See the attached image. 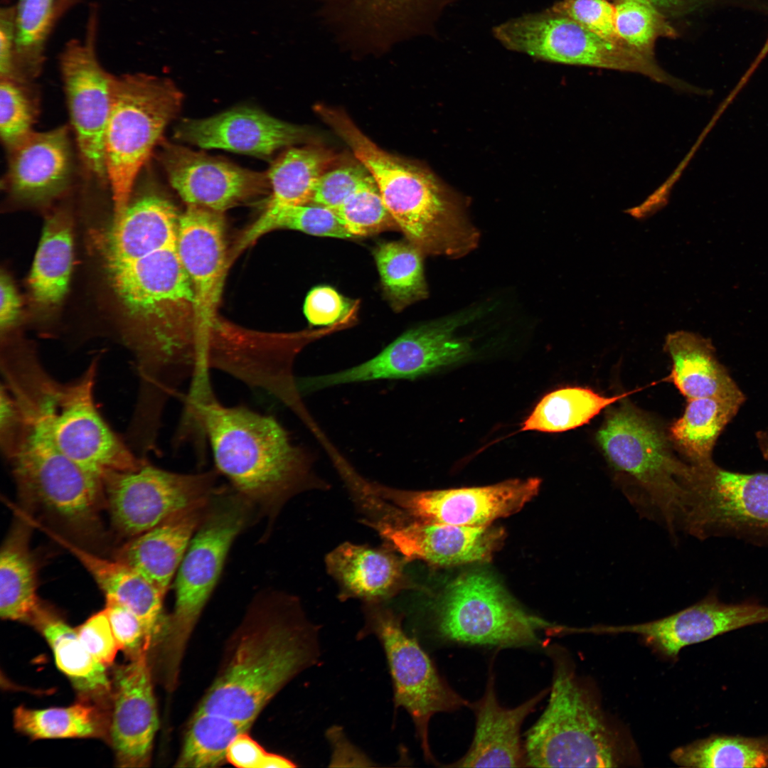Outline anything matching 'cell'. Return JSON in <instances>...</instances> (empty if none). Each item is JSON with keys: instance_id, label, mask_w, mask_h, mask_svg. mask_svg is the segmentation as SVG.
Wrapping results in <instances>:
<instances>
[{"instance_id": "cell-1", "label": "cell", "mask_w": 768, "mask_h": 768, "mask_svg": "<svg viewBox=\"0 0 768 768\" xmlns=\"http://www.w3.org/2000/svg\"><path fill=\"white\" fill-rule=\"evenodd\" d=\"M176 445L208 442L215 469L232 489L271 516L293 496L325 489L312 476L306 457L272 415L245 406L227 407L215 397L210 376L190 383ZM204 445V444H203Z\"/></svg>"}, {"instance_id": "cell-2", "label": "cell", "mask_w": 768, "mask_h": 768, "mask_svg": "<svg viewBox=\"0 0 768 768\" xmlns=\"http://www.w3.org/2000/svg\"><path fill=\"white\" fill-rule=\"evenodd\" d=\"M255 609L259 626L241 640L197 711L252 724L287 683L318 663L319 627L294 597L272 593Z\"/></svg>"}, {"instance_id": "cell-3", "label": "cell", "mask_w": 768, "mask_h": 768, "mask_svg": "<svg viewBox=\"0 0 768 768\" xmlns=\"http://www.w3.org/2000/svg\"><path fill=\"white\" fill-rule=\"evenodd\" d=\"M316 110L369 172L410 242L422 253L454 258L475 247L479 233L462 204L432 174L380 149L341 111Z\"/></svg>"}, {"instance_id": "cell-4", "label": "cell", "mask_w": 768, "mask_h": 768, "mask_svg": "<svg viewBox=\"0 0 768 768\" xmlns=\"http://www.w3.org/2000/svg\"><path fill=\"white\" fill-rule=\"evenodd\" d=\"M97 361L75 380L61 383L30 356L6 358L5 386L19 409L37 424L63 454L102 477L132 470L144 461L117 437L94 400Z\"/></svg>"}, {"instance_id": "cell-5", "label": "cell", "mask_w": 768, "mask_h": 768, "mask_svg": "<svg viewBox=\"0 0 768 768\" xmlns=\"http://www.w3.org/2000/svg\"><path fill=\"white\" fill-rule=\"evenodd\" d=\"M0 439L21 511L33 526H53L55 529L49 531H59L62 533L57 535L75 543H95L102 538L105 510L102 477L63 454L23 415Z\"/></svg>"}, {"instance_id": "cell-6", "label": "cell", "mask_w": 768, "mask_h": 768, "mask_svg": "<svg viewBox=\"0 0 768 768\" xmlns=\"http://www.w3.org/2000/svg\"><path fill=\"white\" fill-rule=\"evenodd\" d=\"M596 439L614 471L632 486L627 494L632 503L674 535L680 529L691 464L675 455L668 433L651 417L624 402L608 412Z\"/></svg>"}, {"instance_id": "cell-7", "label": "cell", "mask_w": 768, "mask_h": 768, "mask_svg": "<svg viewBox=\"0 0 768 768\" xmlns=\"http://www.w3.org/2000/svg\"><path fill=\"white\" fill-rule=\"evenodd\" d=\"M181 102L169 80L143 73L114 76L105 159L114 221L124 213L142 169Z\"/></svg>"}, {"instance_id": "cell-8", "label": "cell", "mask_w": 768, "mask_h": 768, "mask_svg": "<svg viewBox=\"0 0 768 768\" xmlns=\"http://www.w3.org/2000/svg\"><path fill=\"white\" fill-rule=\"evenodd\" d=\"M553 683L546 708L527 731L526 767H614L620 748L598 706L567 662L550 651Z\"/></svg>"}, {"instance_id": "cell-9", "label": "cell", "mask_w": 768, "mask_h": 768, "mask_svg": "<svg viewBox=\"0 0 768 768\" xmlns=\"http://www.w3.org/2000/svg\"><path fill=\"white\" fill-rule=\"evenodd\" d=\"M432 609L438 636L462 644L535 646L540 643V631L558 634L565 628L524 611L492 577L481 572L456 579Z\"/></svg>"}, {"instance_id": "cell-10", "label": "cell", "mask_w": 768, "mask_h": 768, "mask_svg": "<svg viewBox=\"0 0 768 768\" xmlns=\"http://www.w3.org/2000/svg\"><path fill=\"white\" fill-rule=\"evenodd\" d=\"M364 626L358 637L375 636L380 642L390 674L393 702L411 717L423 756L438 765L429 743L430 719L439 713L469 707L439 673L417 638L404 628V614L387 605L364 604Z\"/></svg>"}, {"instance_id": "cell-11", "label": "cell", "mask_w": 768, "mask_h": 768, "mask_svg": "<svg viewBox=\"0 0 768 768\" xmlns=\"http://www.w3.org/2000/svg\"><path fill=\"white\" fill-rule=\"evenodd\" d=\"M176 251L194 295L196 347L203 370L230 372L238 358V338L223 334L216 311L228 265L221 213L188 206L179 218Z\"/></svg>"}, {"instance_id": "cell-12", "label": "cell", "mask_w": 768, "mask_h": 768, "mask_svg": "<svg viewBox=\"0 0 768 768\" xmlns=\"http://www.w3.org/2000/svg\"><path fill=\"white\" fill-rule=\"evenodd\" d=\"M680 529L700 540L734 537L768 544V473L691 464Z\"/></svg>"}, {"instance_id": "cell-13", "label": "cell", "mask_w": 768, "mask_h": 768, "mask_svg": "<svg viewBox=\"0 0 768 768\" xmlns=\"http://www.w3.org/2000/svg\"><path fill=\"white\" fill-rule=\"evenodd\" d=\"M494 35L508 48L545 60L636 73L677 89H689L663 70L653 57L614 44L567 17L548 11L500 24Z\"/></svg>"}, {"instance_id": "cell-14", "label": "cell", "mask_w": 768, "mask_h": 768, "mask_svg": "<svg viewBox=\"0 0 768 768\" xmlns=\"http://www.w3.org/2000/svg\"><path fill=\"white\" fill-rule=\"evenodd\" d=\"M218 474L216 469L172 472L145 459L135 469L102 476L105 510L113 528L129 539L183 510L210 501L218 489Z\"/></svg>"}, {"instance_id": "cell-15", "label": "cell", "mask_w": 768, "mask_h": 768, "mask_svg": "<svg viewBox=\"0 0 768 768\" xmlns=\"http://www.w3.org/2000/svg\"><path fill=\"white\" fill-rule=\"evenodd\" d=\"M252 507L234 490L219 489L213 496L178 569L171 628L181 641L213 592L231 545L248 523Z\"/></svg>"}, {"instance_id": "cell-16", "label": "cell", "mask_w": 768, "mask_h": 768, "mask_svg": "<svg viewBox=\"0 0 768 768\" xmlns=\"http://www.w3.org/2000/svg\"><path fill=\"white\" fill-rule=\"evenodd\" d=\"M483 312L476 307L407 330L368 361L332 374L299 381L302 392L333 385L378 379H413L466 358L470 341L459 337L460 327Z\"/></svg>"}, {"instance_id": "cell-17", "label": "cell", "mask_w": 768, "mask_h": 768, "mask_svg": "<svg viewBox=\"0 0 768 768\" xmlns=\"http://www.w3.org/2000/svg\"><path fill=\"white\" fill-rule=\"evenodd\" d=\"M97 12L92 8L84 39L67 43L60 57V68L82 166L91 179L105 185V134L114 75L102 67L97 55Z\"/></svg>"}, {"instance_id": "cell-18", "label": "cell", "mask_w": 768, "mask_h": 768, "mask_svg": "<svg viewBox=\"0 0 768 768\" xmlns=\"http://www.w3.org/2000/svg\"><path fill=\"white\" fill-rule=\"evenodd\" d=\"M538 478L444 490L411 491L365 481L373 493L426 523L462 526H489L521 510L538 492Z\"/></svg>"}, {"instance_id": "cell-19", "label": "cell", "mask_w": 768, "mask_h": 768, "mask_svg": "<svg viewBox=\"0 0 768 768\" xmlns=\"http://www.w3.org/2000/svg\"><path fill=\"white\" fill-rule=\"evenodd\" d=\"M370 527L408 562L449 566L489 560L501 545L503 531L489 526H462L416 520L393 504L383 506Z\"/></svg>"}, {"instance_id": "cell-20", "label": "cell", "mask_w": 768, "mask_h": 768, "mask_svg": "<svg viewBox=\"0 0 768 768\" xmlns=\"http://www.w3.org/2000/svg\"><path fill=\"white\" fill-rule=\"evenodd\" d=\"M159 159L172 187L188 206L222 213L270 187L267 174L166 144Z\"/></svg>"}, {"instance_id": "cell-21", "label": "cell", "mask_w": 768, "mask_h": 768, "mask_svg": "<svg viewBox=\"0 0 768 768\" xmlns=\"http://www.w3.org/2000/svg\"><path fill=\"white\" fill-rule=\"evenodd\" d=\"M768 622V607L744 602L725 603L714 594L668 617L637 624L594 626L588 633H631L644 637L660 651L676 656L686 646L755 624Z\"/></svg>"}, {"instance_id": "cell-22", "label": "cell", "mask_w": 768, "mask_h": 768, "mask_svg": "<svg viewBox=\"0 0 768 768\" xmlns=\"http://www.w3.org/2000/svg\"><path fill=\"white\" fill-rule=\"evenodd\" d=\"M147 656L117 666L111 678L109 742L122 767L146 765L159 726Z\"/></svg>"}, {"instance_id": "cell-23", "label": "cell", "mask_w": 768, "mask_h": 768, "mask_svg": "<svg viewBox=\"0 0 768 768\" xmlns=\"http://www.w3.org/2000/svg\"><path fill=\"white\" fill-rule=\"evenodd\" d=\"M324 562L341 601L387 603L404 591L422 590L406 572L409 562L383 544L373 547L344 542L329 552Z\"/></svg>"}, {"instance_id": "cell-24", "label": "cell", "mask_w": 768, "mask_h": 768, "mask_svg": "<svg viewBox=\"0 0 768 768\" xmlns=\"http://www.w3.org/2000/svg\"><path fill=\"white\" fill-rule=\"evenodd\" d=\"M304 130L260 110L238 108L203 119H187L175 137L204 149L267 156L304 137Z\"/></svg>"}, {"instance_id": "cell-25", "label": "cell", "mask_w": 768, "mask_h": 768, "mask_svg": "<svg viewBox=\"0 0 768 768\" xmlns=\"http://www.w3.org/2000/svg\"><path fill=\"white\" fill-rule=\"evenodd\" d=\"M341 46L383 51L410 37L422 0H316Z\"/></svg>"}, {"instance_id": "cell-26", "label": "cell", "mask_w": 768, "mask_h": 768, "mask_svg": "<svg viewBox=\"0 0 768 768\" xmlns=\"http://www.w3.org/2000/svg\"><path fill=\"white\" fill-rule=\"evenodd\" d=\"M545 689L522 704L508 708L498 703L494 672L490 671L484 695L470 703L475 732L466 753L446 767H526L521 726L548 693Z\"/></svg>"}, {"instance_id": "cell-27", "label": "cell", "mask_w": 768, "mask_h": 768, "mask_svg": "<svg viewBox=\"0 0 768 768\" xmlns=\"http://www.w3.org/2000/svg\"><path fill=\"white\" fill-rule=\"evenodd\" d=\"M9 151L5 183L16 198L43 201L58 196L70 185L73 161L66 126L33 132Z\"/></svg>"}, {"instance_id": "cell-28", "label": "cell", "mask_w": 768, "mask_h": 768, "mask_svg": "<svg viewBox=\"0 0 768 768\" xmlns=\"http://www.w3.org/2000/svg\"><path fill=\"white\" fill-rule=\"evenodd\" d=\"M210 501L183 510L129 538L116 550L114 559L134 569L166 594Z\"/></svg>"}, {"instance_id": "cell-29", "label": "cell", "mask_w": 768, "mask_h": 768, "mask_svg": "<svg viewBox=\"0 0 768 768\" xmlns=\"http://www.w3.org/2000/svg\"><path fill=\"white\" fill-rule=\"evenodd\" d=\"M43 531L76 557L105 598L122 604L138 617L151 647L162 627V604L166 594L127 565L100 557L53 532Z\"/></svg>"}, {"instance_id": "cell-30", "label": "cell", "mask_w": 768, "mask_h": 768, "mask_svg": "<svg viewBox=\"0 0 768 768\" xmlns=\"http://www.w3.org/2000/svg\"><path fill=\"white\" fill-rule=\"evenodd\" d=\"M663 348L672 361L668 379L687 400L745 396L719 361L710 339L678 331L666 336Z\"/></svg>"}, {"instance_id": "cell-31", "label": "cell", "mask_w": 768, "mask_h": 768, "mask_svg": "<svg viewBox=\"0 0 768 768\" xmlns=\"http://www.w3.org/2000/svg\"><path fill=\"white\" fill-rule=\"evenodd\" d=\"M0 554V615L31 625L44 604L37 594V567L30 547L31 526L17 510Z\"/></svg>"}, {"instance_id": "cell-32", "label": "cell", "mask_w": 768, "mask_h": 768, "mask_svg": "<svg viewBox=\"0 0 768 768\" xmlns=\"http://www.w3.org/2000/svg\"><path fill=\"white\" fill-rule=\"evenodd\" d=\"M49 644L58 668L68 677L80 698L107 701L112 681L107 666L85 649L75 629L46 606L33 624Z\"/></svg>"}, {"instance_id": "cell-33", "label": "cell", "mask_w": 768, "mask_h": 768, "mask_svg": "<svg viewBox=\"0 0 768 768\" xmlns=\"http://www.w3.org/2000/svg\"><path fill=\"white\" fill-rule=\"evenodd\" d=\"M745 400V396L687 400L683 415L668 429L671 444L691 464L713 462V452L719 436Z\"/></svg>"}, {"instance_id": "cell-34", "label": "cell", "mask_w": 768, "mask_h": 768, "mask_svg": "<svg viewBox=\"0 0 768 768\" xmlns=\"http://www.w3.org/2000/svg\"><path fill=\"white\" fill-rule=\"evenodd\" d=\"M80 698L63 708L19 706L14 711V727L33 740L93 737L109 741L110 703Z\"/></svg>"}, {"instance_id": "cell-35", "label": "cell", "mask_w": 768, "mask_h": 768, "mask_svg": "<svg viewBox=\"0 0 768 768\" xmlns=\"http://www.w3.org/2000/svg\"><path fill=\"white\" fill-rule=\"evenodd\" d=\"M73 259L71 223L68 214L58 210L47 219L28 279L38 304L51 306L65 296Z\"/></svg>"}, {"instance_id": "cell-36", "label": "cell", "mask_w": 768, "mask_h": 768, "mask_svg": "<svg viewBox=\"0 0 768 768\" xmlns=\"http://www.w3.org/2000/svg\"><path fill=\"white\" fill-rule=\"evenodd\" d=\"M631 394L605 396L588 388L566 387L545 395L521 425V431L562 432L588 423L604 409Z\"/></svg>"}, {"instance_id": "cell-37", "label": "cell", "mask_w": 768, "mask_h": 768, "mask_svg": "<svg viewBox=\"0 0 768 768\" xmlns=\"http://www.w3.org/2000/svg\"><path fill=\"white\" fill-rule=\"evenodd\" d=\"M329 161V156L318 149H292L285 152L267 174L272 193L262 213L311 203Z\"/></svg>"}, {"instance_id": "cell-38", "label": "cell", "mask_w": 768, "mask_h": 768, "mask_svg": "<svg viewBox=\"0 0 768 768\" xmlns=\"http://www.w3.org/2000/svg\"><path fill=\"white\" fill-rule=\"evenodd\" d=\"M671 758L684 767H768V735H713L676 748Z\"/></svg>"}, {"instance_id": "cell-39", "label": "cell", "mask_w": 768, "mask_h": 768, "mask_svg": "<svg viewBox=\"0 0 768 768\" xmlns=\"http://www.w3.org/2000/svg\"><path fill=\"white\" fill-rule=\"evenodd\" d=\"M57 0H18L15 6L16 79L31 82L46 59V47L55 19Z\"/></svg>"}, {"instance_id": "cell-40", "label": "cell", "mask_w": 768, "mask_h": 768, "mask_svg": "<svg viewBox=\"0 0 768 768\" xmlns=\"http://www.w3.org/2000/svg\"><path fill=\"white\" fill-rule=\"evenodd\" d=\"M422 252L411 242H382L373 252L382 286L398 309L427 295Z\"/></svg>"}, {"instance_id": "cell-41", "label": "cell", "mask_w": 768, "mask_h": 768, "mask_svg": "<svg viewBox=\"0 0 768 768\" xmlns=\"http://www.w3.org/2000/svg\"><path fill=\"white\" fill-rule=\"evenodd\" d=\"M252 724L206 712L196 711L186 733L176 766L215 767L227 761L228 749Z\"/></svg>"}, {"instance_id": "cell-42", "label": "cell", "mask_w": 768, "mask_h": 768, "mask_svg": "<svg viewBox=\"0 0 768 768\" xmlns=\"http://www.w3.org/2000/svg\"><path fill=\"white\" fill-rule=\"evenodd\" d=\"M281 228L316 236L353 238L333 210L316 204L290 206L272 213H262L236 243L235 255L265 233Z\"/></svg>"}, {"instance_id": "cell-43", "label": "cell", "mask_w": 768, "mask_h": 768, "mask_svg": "<svg viewBox=\"0 0 768 768\" xmlns=\"http://www.w3.org/2000/svg\"><path fill=\"white\" fill-rule=\"evenodd\" d=\"M615 26L619 36L629 46L653 58L659 37L676 36L663 14L652 6L635 0L617 1Z\"/></svg>"}, {"instance_id": "cell-44", "label": "cell", "mask_w": 768, "mask_h": 768, "mask_svg": "<svg viewBox=\"0 0 768 768\" xmlns=\"http://www.w3.org/2000/svg\"><path fill=\"white\" fill-rule=\"evenodd\" d=\"M29 82L1 78L0 135L8 151L33 132L38 107Z\"/></svg>"}, {"instance_id": "cell-45", "label": "cell", "mask_w": 768, "mask_h": 768, "mask_svg": "<svg viewBox=\"0 0 768 768\" xmlns=\"http://www.w3.org/2000/svg\"><path fill=\"white\" fill-rule=\"evenodd\" d=\"M334 211L353 238L397 226L374 181L361 187Z\"/></svg>"}, {"instance_id": "cell-46", "label": "cell", "mask_w": 768, "mask_h": 768, "mask_svg": "<svg viewBox=\"0 0 768 768\" xmlns=\"http://www.w3.org/2000/svg\"><path fill=\"white\" fill-rule=\"evenodd\" d=\"M548 11L567 17L614 44L628 46L616 29L615 5L607 0H560Z\"/></svg>"}, {"instance_id": "cell-47", "label": "cell", "mask_w": 768, "mask_h": 768, "mask_svg": "<svg viewBox=\"0 0 768 768\" xmlns=\"http://www.w3.org/2000/svg\"><path fill=\"white\" fill-rule=\"evenodd\" d=\"M373 181L363 165L343 166L324 173L316 185L311 203L334 210L351 194Z\"/></svg>"}, {"instance_id": "cell-48", "label": "cell", "mask_w": 768, "mask_h": 768, "mask_svg": "<svg viewBox=\"0 0 768 768\" xmlns=\"http://www.w3.org/2000/svg\"><path fill=\"white\" fill-rule=\"evenodd\" d=\"M105 609L119 650L130 659L148 652L150 646L144 629L132 610L110 598H106Z\"/></svg>"}, {"instance_id": "cell-49", "label": "cell", "mask_w": 768, "mask_h": 768, "mask_svg": "<svg viewBox=\"0 0 768 768\" xmlns=\"http://www.w3.org/2000/svg\"><path fill=\"white\" fill-rule=\"evenodd\" d=\"M75 629L82 644L97 661L107 667L112 664L119 649L105 609Z\"/></svg>"}, {"instance_id": "cell-50", "label": "cell", "mask_w": 768, "mask_h": 768, "mask_svg": "<svg viewBox=\"0 0 768 768\" xmlns=\"http://www.w3.org/2000/svg\"><path fill=\"white\" fill-rule=\"evenodd\" d=\"M350 302L329 286H317L307 294L304 312L308 321L316 326L336 323L350 311Z\"/></svg>"}, {"instance_id": "cell-51", "label": "cell", "mask_w": 768, "mask_h": 768, "mask_svg": "<svg viewBox=\"0 0 768 768\" xmlns=\"http://www.w3.org/2000/svg\"><path fill=\"white\" fill-rule=\"evenodd\" d=\"M15 6L3 7L0 12V76L16 80Z\"/></svg>"}, {"instance_id": "cell-52", "label": "cell", "mask_w": 768, "mask_h": 768, "mask_svg": "<svg viewBox=\"0 0 768 768\" xmlns=\"http://www.w3.org/2000/svg\"><path fill=\"white\" fill-rule=\"evenodd\" d=\"M269 753L247 732L238 735L230 745L227 761L240 768H265Z\"/></svg>"}, {"instance_id": "cell-53", "label": "cell", "mask_w": 768, "mask_h": 768, "mask_svg": "<svg viewBox=\"0 0 768 768\" xmlns=\"http://www.w3.org/2000/svg\"><path fill=\"white\" fill-rule=\"evenodd\" d=\"M328 738L331 741L333 749L331 759V763L333 764L331 766H336L338 763L340 764L339 766H341L342 763L344 762H367L369 764V762H370L369 759L346 740V736L342 733L341 729L331 728L329 730ZM363 764L366 766L365 764Z\"/></svg>"}, {"instance_id": "cell-54", "label": "cell", "mask_w": 768, "mask_h": 768, "mask_svg": "<svg viewBox=\"0 0 768 768\" xmlns=\"http://www.w3.org/2000/svg\"><path fill=\"white\" fill-rule=\"evenodd\" d=\"M0 324L1 330L14 324L19 314L21 302L10 279L1 274L0 279Z\"/></svg>"}, {"instance_id": "cell-55", "label": "cell", "mask_w": 768, "mask_h": 768, "mask_svg": "<svg viewBox=\"0 0 768 768\" xmlns=\"http://www.w3.org/2000/svg\"><path fill=\"white\" fill-rule=\"evenodd\" d=\"M654 7L668 17H678L694 11L710 0H635Z\"/></svg>"}, {"instance_id": "cell-56", "label": "cell", "mask_w": 768, "mask_h": 768, "mask_svg": "<svg viewBox=\"0 0 768 768\" xmlns=\"http://www.w3.org/2000/svg\"><path fill=\"white\" fill-rule=\"evenodd\" d=\"M79 0H57L55 7L56 21L75 6Z\"/></svg>"}]
</instances>
